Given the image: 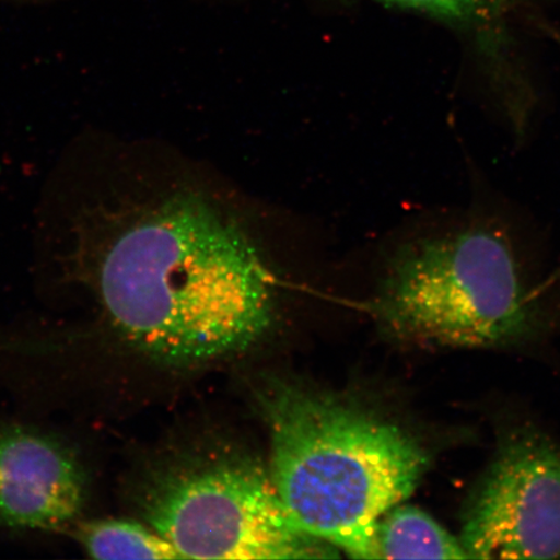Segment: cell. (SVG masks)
<instances>
[{
    "mask_svg": "<svg viewBox=\"0 0 560 560\" xmlns=\"http://www.w3.org/2000/svg\"><path fill=\"white\" fill-rule=\"evenodd\" d=\"M77 260L126 347L188 368L245 352L275 314L270 279L242 231L194 196L151 208L105 199L74 229Z\"/></svg>",
    "mask_w": 560,
    "mask_h": 560,
    "instance_id": "obj_1",
    "label": "cell"
},
{
    "mask_svg": "<svg viewBox=\"0 0 560 560\" xmlns=\"http://www.w3.org/2000/svg\"><path fill=\"white\" fill-rule=\"evenodd\" d=\"M270 476L307 535L354 559H380L382 517L419 486L430 455L400 427L353 404L295 387L266 398Z\"/></svg>",
    "mask_w": 560,
    "mask_h": 560,
    "instance_id": "obj_2",
    "label": "cell"
},
{
    "mask_svg": "<svg viewBox=\"0 0 560 560\" xmlns=\"http://www.w3.org/2000/svg\"><path fill=\"white\" fill-rule=\"evenodd\" d=\"M389 331L424 348H502L537 331L520 244L499 220L465 215L405 244L380 301Z\"/></svg>",
    "mask_w": 560,
    "mask_h": 560,
    "instance_id": "obj_3",
    "label": "cell"
},
{
    "mask_svg": "<svg viewBox=\"0 0 560 560\" xmlns=\"http://www.w3.org/2000/svg\"><path fill=\"white\" fill-rule=\"evenodd\" d=\"M131 500L182 559L339 557L331 545L300 527L270 474L249 459L153 467L132 485Z\"/></svg>",
    "mask_w": 560,
    "mask_h": 560,
    "instance_id": "obj_4",
    "label": "cell"
},
{
    "mask_svg": "<svg viewBox=\"0 0 560 560\" xmlns=\"http://www.w3.org/2000/svg\"><path fill=\"white\" fill-rule=\"evenodd\" d=\"M459 540L470 559L560 558V446L528 425L505 433L467 500Z\"/></svg>",
    "mask_w": 560,
    "mask_h": 560,
    "instance_id": "obj_5",
    "label": "cell"
},
{
    "mask_svg": "<svg viewBox=\"0 0 560 560\" xmlns=\"http://www.w3.org/2000/svg\"><path fill=\"white\" fill-rule=\"evenodd\" d=\"M88 475L60 440L0 419V523L60 529L82 513Z\"/></svg>",
    "mask_w": 560,
    "mask_h": 560,
    "instance_id": "obj_6",
    "label": "cell"
},
{
    "mask_svg": "<svg viewBox=\"0 0 560 560\" xmlns=\"http://www.w3.org/2000/svg\"><path fill=\"white\" fill-rule=\"evenodd\" d=\"M381 2L425 13L460 30L471 31L478 34L479 38L482 34H488L501 70L503 105L516 126L527 121L532 100H534L530 82L527 81L525 73L505 59L500 46L492 38L493 33L490 32L493 25L499 23L502 13L517 0H381Z\"/></svg>",
    "mask_w": 560,
    "mask_h": 560,
    "instance_id": "obj_7",
    "label": "cell"
},
{
    "mask_svg": "<svg viewBox=\"0 0 560 560\" xmlns=\"http://www.w3.org/2000/svg\"><path fill=\"white\" fill-rule=\"evenodd\" d=\"M380 559H470L457 537L424 511L396 506L376 529Z\"/></svg>",
    "mask_w": 560,
    "mask_h": 560,
    "instance_id": "obj_8",
    "label": "cell"
},
{
    "mask_svg": "<svg viewBox=\"0 0 560 560\" xmlns=\"http://www.w3.org/2000/svg\"><path fill=\"white\" fill-rule=\"evenodd\" d=\"M75 540L95 559H182L179 552L144 525L118 520L80 523Z\"/></svg>",
    "mask_w": 560,
    "mask_h": 560,
    "instance_id": "obj_9",
    "label": "cell"
}]
</instances>
